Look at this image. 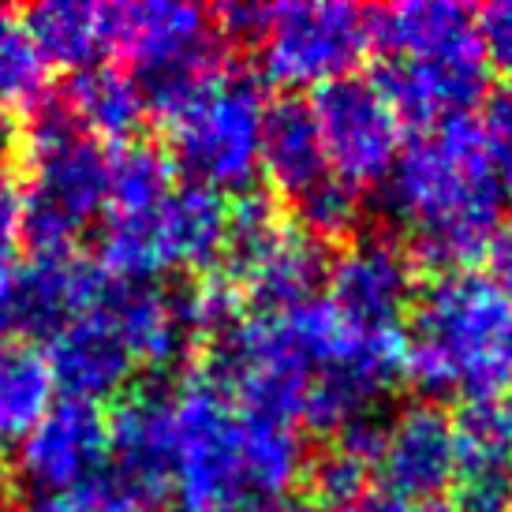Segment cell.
Segmentation results:
<instances>
[{
	"instance_id": "obj_6",
	"label": "cell",
	"mask_w": 512,
	"mask_h": 512,
	"mask_svg": "<svg viewBox=\"0 0 512 512\" xmlns=\"http://www.w3.org/2000/svg\"><path fill=\"white\" fill-rule=\"evenodd\" d=\"M109 8V53L128 60L146 109L172 113L187 94L210 83L225 64V38L199 4L128 0Z\"/></svg>"
},
{
	"instance_id": "obj_35",
	"label": "cell",
	"mask_w": 512,
	"mask_h": 512,
	"mask_svg": "<svg viewBox=\"0 0 512 512\" xmlns=\"http://www.w3.org/2000/svg\"><path fill=\"white\" fill-rule=\"evenodd\" d=\"M415 512H449V509H438V505H430V509H415ZM464 512H471V509H464Z\"/></svg>"
},
{
	"instance_id": "obj_29",
	"label": "cell",
	"mask_w": 512,
	"mask_h": 512,
	"mask_svg": "<svg viewBox=\"0 0 512 512\" xmlns=\"http://www.w3.org/2000/svg\"><path fill=\"white\" fill-rule=\"evenodd\" d=\"M23 240V206L19 187L0 176V255H15V243Z\"/></svg>"
},
{
	"instance_id": "obj_34",
	"label": "cell",
	"mask_w": 512,
	"mask_h": 512,
	"mask_svg": "<svg viewBox=\"0 0 512 512\" xmlns=\"http://www.w3.org/2000/svg\"><path fill=\"white\" fill-rule=\"evenodd\" d=\"M0 512H15L12 505H8V498H4V494H0Z\"/></svg>"
},
{
	"instance_id": "obj_31",
	"label": "cell",
	"mask_w": 512,
	"mask_h": 512,
	"mask_svg": "<svg viewBox=\"0 0 512 512\" xmlns=\"http://www.w3.org/2000/svg\"><path fill=\"white\" fill-rule=\"evenodd\" d=\"M15 296H19V262L15 255H0V344L15 333Z\"/></svg>"
},
{
	"instance_id": "obj_27",
	"label": "cell",
	"mask_w": 512,
	"mask_h": 512,
	"mask_svg": "<svg viewBox=\"0 0 512 512\" xmlns=\"http://www.w3.org/2000/svg\"><path fill=\"white\" fill-rule=\"evenodd\" d=\"M490 165L498 172L505 191H512V83L486 101V113L479 120Z\"/></svg>"
},
{
	"instance_id": "obj_12",
	"label": "cell",
	"mask_w": 512,
	"mask_h": 512,
	"mask_svg": "<svg viewBox=\"0 0 512 512\" xmlns=\"http://www.w3.org/2000/svg\"><path fill=\"white\" fill-rule=\"evenodd\" d=\"M385 498L430 509L456 486V427L438 404H408L385 419L374 456Z\"/></svg>"
},
{
	"instance_id": "obj_7",
	"label": "cell",
	"mask_w": 512,
	"mask_h": 512,
	"mask_svg": "<svg viewBox=\"0 0 512 512\" xmlns=\"http://www.w3.org/2000/svg\"><path fill=\"white\" fill-rule=\"evenodd\" d=\"M266 109L270 101L255 75L221 68L210 83L165 113L169 165L184 169L187 184L210 187L217 195L247 191L258 176Z\"/></svg>"
},
{
	"instance_id": "obj_25",
	"label": "cell",
	"mask_w": 512,
	"mask_h": 512,
	"mask_svg": "<svg viewBox=\"0 0 512 512\" xmlns=\"http://www.w3.org/2000/svg\"><path fill=\"white\" fill-rule=\"evenodd\" d=\"M307 479H311L314 498L333 512V509H341V505H348V501H356L359 494H367L370 468L359 456L344 453L341 445H333L329 453H322V460L314 464Z\"/></svg>"
},
{
	"instance_id": "obj_15",
	"label": "cell",
	"mask_w": 512,
	"mask_h": 512,
	"mask_svg": "<svg viewBox=\"0 0 512 512\" xmlns=\"http://www.w3.org/2000/svg\"><path fill=\"white\" fill-rule=\"evenodd\" d=\"M49 348L42 356L49 363L53 385L64 400H79V404H94L120 397L128 382L135 378L139 363L131 359L124 337L113 329V322L101 314L98 299L86 314L60 329L57 337H49Z\"/></svg>"
},
{
	"instance_id": "obj_33",
	"label": "cell",
	"mask_w": 512,
	"mask_h": 512,
	"mask_svg": "<svg viewBox=\"0 0 512 512\" xmlns=\"http://www.w3.org/2000/svg\"><path fill=\"white\" fill-rule=\"evenodd\" d=\"M15 146V120L8 116V109H0V161L12 154Z\"/></svg>"
},
{
	"instance_id": "obj_30",
	"label": "cell",
	"mask_w": 512,
	"mask_h": 512,
	"mask_svg": "<svg viewBox=\"0 0 512 512\" xmlns=\"http://www.w3.org/2000/svg\"><path fill=\"white\" fill-rule=\"evenodd\" d=\"M486 258H490V281L512 296V217L498 225L494 240L486 247Z\"/></svg>"
},
{
	"instance_id": "obj_13",
	"label": "cell",
	"mask_w": 512,
	"mask_h": 512,
	"mask_svg": "<svg viewBox=\"0 0 512 512\" xmlns=\"http://www.w3.org/2000/svg\"><path fill=\"white\" fill-rule=\"evenodd\" d=\"M172 464V400L169 389H139L116 404L109 419L105 479L131 512L154 509L169 498Z\"/></svg>"
},
{
	"instance_id": "obj_17",
	"label": "cell",
	"mask_w": 512,
	"mask_h": 512,
	"mask_svg": "<svg viewBox=\"0 0 512 512\" xmlns=\"http://www.w3.org/2000/svg\"><path fill=\"white\" fill-rule=\"evenodd\" d=\"M105 273L75 251H42L19 266L15 329L34 337H57L60 329L94 307Z\"/></svg>"
},
{
	"instance_id": "obj_28",
	"label": "cell",
	"mask_w": 512,
	"mask_h": 512,
	"mask_svg": "<svg viewBox=\"0 0 512 512\" xmlns=\"http://www.w3.org/2000/svg\"><path fill=\"white\" fill-rule=\"evenodd\" d=\"M475 34L483 60L512 79V0H494L475 12Z\"/></svg>"
},
{
	"instance_id": "obj_10",
	"label": "cell",
	"mask_w": 512,
	"mask_h": 512,
	"mask_svg": "<svg viewBox=\"0 0 512 512\" xmlns=\"http://www.w3.org/2000/svg\"><path fill=\"white\" fill-rule=\"evenodd\" d=\"M311 116L329 172L348 191H370L389 180L404 150V124L374 79L348 75L314 90Z\"/></svg>"
},
{
	"instance_id": "obj_16",
	"label": "cell",
	"mask_w": 512,
	"mask_h": 512,
	"mask_svg": "<svg viewBox=\"0 0 512 512\" xmlns=\"http://www.w3.org/2000/svg\"><path fill=\"white\" fill-rule=\"evenodd\" d=\"M370 38L385 57L430 64H486L475 12L456 0H404L370 12Z\"/></svg>"
},
{
	"instance_id": "obj_21",
	"label": "cell",
	"mask_w": 512,
	"mask_h": 512,
	"mask_svg": "<svg viewBox=\"0 0 512 512\" xmlns=\"http://www.w3.org/2000/svg\"><path fill=\"white\" fill-rule=\"evenodd\" d=\"M60 101L86 135L113 139V143H128L146 116V98L139 83L131 79V72L113 68V64H98V68L72 75Z\"/></svg>"
},
{
	"instance_id": "obj_24",
	"label": "cell",
	"mask_w": 512,
	"mask_h": 512,
	"mask_svg": "<svg viewBox=\"0 0 512 512\" xmlns=\"http://www.w3.org/2000/svg\"><path fill=\"white\" fill-rule=\"evenodd\" d=\"M45 60L30 42L23 19L0 8V109L38 105L45 98Z\"/></svg>"
},
{
	"instance_id": "obj_36",
	"label": "cell",
	"mask_w": 512,
	"mask_h": 512,
	"mask_svg": "<svg viewBox=\"0 0 512 512\" xmlns=\"http://www.w3.org/2000/svg\"><path fill=\"white\" fill-rule=\"evenodd\" d=\"M505 512H512V501H509V505H505Z\"/></svg>"
},
{
	"instance_id": "obj_11",
	"label": "cell",
	"mask_w": 512,
	"mask_h": 512,
	"mask_svg": "<svg viewBox=\"0 0 512 512\" xmlns=\"http://www.w3.org/2000/svg\"><path fill=\"white\" fill-rule=\"evenodd\" d=\"M326 303L344 322L374 333H397L415 303V258L393 236H356L326 270Z\"/></svg>"
},
{
	"instance_id": "obj_2",
	"label": "cell",
	"mask_w": 512,
	"mask_h": 512,
	"mask_svg": "<svg viewBox=\"0 0 512 512\" xmlns=\"http://www.w3.org/2000/svg\"><path fill=\"white\" fill-rule=\"evenodd\" d=\"M169 494L180 512H225L243 501L288 498L307 471L299 427L243 408L214 374L169 389Z\"/></svg>"
},
{
	"instance_id": "obj_1",
	"label": "cell",
	"mask_w": 512,
	"mask_h": 512,
	"mask_svg": "<svg viewBox=\"0 0 512 512\" xmlns=\"http://www.w3.org/2000/svg\"><path fill=\"white\" fill-rule=\"evenodd\" d=\"M214 356V378L243 408L337 434L374 412L400 374L404 329H359L326 299H311L292 311L236 318L214 341Z\"/></svg>"
},
{
	"instance_id": "obj_26",
	"label": "cell",
	"mask_w": 512,
	"mask_h": 512,
	"mask_svg": "<svg viewBox=\"0 0 512 512\" xmlns=\"http://www.w3.org/2000/svg\"><path fill=\"white\" fill-rule=\"evenodd\" d=\"M23 512H131V505L116 494V486L101 471L98 479H90L86 486H75V490L34 494Z\"/></svg>"
},
{
	"instance_id": "obj_3",
	"label": "cell",
	"mask_w": 512,
	"mask_h": 512,
	"mask_svg": "<svg viewBox=\"0 0 512 512\" xmlns=\"http://www.w3.org/2000/svg\"><path fill=\"white\" fill-rule=\"evenodd\" d=\"M385 187L408 236V255L438 273L471 270L505 221V187L471 116L404 143Z\"/></svg>"
},
{
	"instance_id": "obj_18",
	"label": "cell",
	"mask_w": 512,
	"mask_h": 512,
	"mask_svg": "<svg viewBox=\"0 0 512 512\" xmlns=\"http://www.w3.org/2000/svg\"><path fill=\"white\" fill-rule=\"evenodd\" d=\"M456 427V486H464L471 512H494L512 501V400L464 404Z\"/></svg>"
},
{
	"instance_id": "obj_22",
	"label": "cell",
	"mask_w": 512,
	"mask_h": 512,
	"mask_svg": "<svg viewBox=\"0 0 512 512\" xmlns=\"http://www.w3.org/2000/svg\"><path fill=\"white\" fill-rule=\"evenodd\" d=\"M53 404L57 385L42 352L30 344H0V449H19Z\"/></svg>"
},
{
	"instance_id": "obj_9",
	"label": "cell",
	"mask_w": 512,
	"mask_h": 512,
	"mask_svg": "<svg viewBox=\"0 0 512 512\" xmlns=\"http://www.w3.org/2000/svg\"><path fill=\"white\" fill-rule=\"evenodd\" d=\"M255 45L270 83L288 90H318L356 75L359 60L374 45L370 12L344 0L270 4Z\"/></svg>"
},
{
	"instance_id": "obj_4",
	"label": "cell",
	"mask_w": 512,
	"mask_h": 512,
	"mask_svg": "<svg viewBox=\"0 0 512 512\" xmlns=\"http://www.w3.org/2000/svg\"><path fill=\"white\" fill-rule=\"evenodd\" d=\"M400 374L427 397L494 400L512 385V296L483 270L438 273L415 292Z\"/></svg>"
},
{
	"instance_id": "obj_23",
	"label": "cell",
	"mask_w": 512,
	"mask_h": 512,
	"mask_svg": "<svg viewBox=\"0 0 512 512\" xmlns=\"http://www.w3.org/2000/svg\"><path fill=\"white\" fill-rule=\"evenodd\" d=\"M176 187L169 157L146 143H120L109 154V195L101 217H143Z\"/></svg>"
},
{
	"instance_id": "obj_14",
	"label": "cell",
	"mask_w": 512,
	"mask_h": 512,
	"mask_svg": "<svg viewBox=\"0 0 512 512\" xmlns=\"http://www.w3.org/2000/svg\"><path fill=\"white\" fill-rule=\"evenodd\" d=\"M19 453V475L34 494H60L98 479L109 456V419L94 404L57 400Z\"/></svg>"
},
{
	"instance_id": "obj_8",
	"label": "cell",
	"mask_w": 512,
	"mask_h": 512,
	"mask_svg": "<svg viewBox=\"0 0 512 512\" xmlns=\"http://www.w3.org/2000/svg\"><path fill=\"white\" fill-rule=\"evenodd\" d=\"M228 262L232 285L251 299L258 314L292 311L318 299L329 262L322 243L277 217V206L262 195H243L228 206Z\"/></svg>"
},
{
	"instance_id": "obj_5",
	"label": "cell",
	"mask_w": 512,
	"mask_h": 512,
	"mask_svg": "<svg viewBox=\"0 0 512 512\" xmlns=\"http://www.w3.org/2000/svg\"><path fill=\"white\" fill-rule=\"evenodd\" d=\"M27 184L19 191L23 240L42 251H75V240L105 214L109 154L86 135L60 98L30 105Z\"/></svg>"
},
{
	"instance_id": "obj_32",
	"label": "cell",
	"mask_w": 512,
	"mask_h": 512,
	"mask_svg": "<svg viewBox=\"0 0 512 512\" xmlns=\"http://www.w3.org/2000/svg\"><path fill=\"white\" fill-rule=\"evenodd\" d=\"M225 512H307L299 501L288 498H270V501H243V505H232Z\"/></svg>"
},
{
	"instance_id": "obj_19",
	"label": "cell",
	"mask_w": 512,
	"mask_h": 512,
	"mask_svg": "<svg viewBox=\"0 0 512 512\" xmlns=\"http://www.w3.org/2000/svg\"><path fill=\"white\" fill-rule=\"evenodd\" d=\"M258 172H266L270 187L288 206H299L322 184L337 180L326 165V154H322V143H318V128H314L307 101H270L266 124H262Z\"/></svg>"
},
{
	"instance_id": "obj_20",
	"label": "cell",
	"mask_w": 512,
	"mask_h": 512,
	"mask_svg": "<svg viewBox=\"0 0 512 512\" xmlns=\"http://www.w3.org/2000/svg\"><path fill=\"white\" fill-rule=\"evenodd\" d=\"M30 42L45 68L86 72L105 64L109 53V8L94 0H42L23 15Z\"/></svg>"
}]
</instances>
